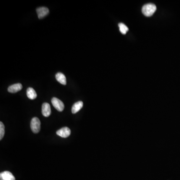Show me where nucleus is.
I'll list each match as a JSON object with an SVG mask.
<instances>
[{
    "label": "nucleus",
    "mask_w": 180,
    "mask_h": 180,
    "mask_svg": "<svg viewBox=\"0 0 180 180\" xmlns=\"http://www.w3.org/2000/svg\"><path fill=\"white\" fill-rule=\"evenodd\" d=\"M156 10L157 7L156 5L150 3L144 6L142 11L144 15L147 17H151L154 14Z\"/></svg>",
    "instance_id": "f257e3e1"
},
{
    "label": "nucleus",
    "mask_w": 180,
    "mask_h": 180,
    "mask_svg": "<svg viewBox=\"0 0 180 180\" xmlns=\"http://www.w3.org/2000/svg\"><path fill=\"white\" fill-rule=\"evenodd\" d=\"M52 105L56 110L59 112H62L64 109V104L60 100L57 98H53L52 100Z\"/></svg>",
    "instance_id": "7ed1b4c3"
},
{
    "label": "nucleus",
    "mask_w": 180,
    "mask_h": 180,
    "mask_svg": "<svg viewBox=\"0 0 180 180\" xmlns=\"http://www.w3.org/2000/svg\"><path fill=\"white\" fill-rule=\"evenodd\" d=\"M83 107V103L82 101L76 102L73 105L72 108V112L73 114H76Z\"/></svg>",
    "instance_id": "1a4fd4ad"
},
{
    "label": "nucleus",
    "mask_w": 180,
    "mask_h": 180,
    "mask_svg": "<svg viewBox=\"0 0 180 180\" xmlns=\"http://www.w3.org/2000/svg\"><path fill=\"white\" fill-rule=\"evenodd\" d=\"M31 128L34 133L39 132L41 129V122L37 117L33 118L31 122Z\"/></svg>",
    "instance_id": "f03ea898"
},
{
    "label": "nucleus",
    "mask_w": 180,
    "mask_h": 180,
    "mask_svg": "<svg viewBox=\"0 0 180 180\" xmlns=\"http://www.w3.org/2000/svg\"><path fill=\"white\" fill-rule=\"evenodd\" d=\"M27 96L31 100L35 99L37 97V93L32 88H29L27 90Z\"/></svg>",
    "instance_id": "9b49d317"
},
{
    "label": "nucleus",
    "mask_w": 180,
    "mask_h": 180,
    "mask_svg": "<svg viewBox=\"0 0 180 180\" xmlns=\"http://www.w3.org/2000/svg\"><path fill=\"white\" fill-rule=\"evenodd\" d=\"M56 79L58 82L63 85H66L67 84V80L66 78L64 75L62 73H58L56 75Z\"/></svg>",
    "instance_id": "9d476101"
},
{
    "label": "nucleus",
    "mask_w": 180,
    "mask_h": 180,
    "mask_svg": "<svg viewBox=\"0 0 180 180\" xmlns=\"http://www.w3.org/2000/svg\"><path fill=\"white\" fill-rule=\"evenodd\" d=\"M23 88L22 85L20 83L15 84L12 85L8 88V92L11 93H15L17 92L21 91Z\"/></svg>",
    "instance_id": "6e6552de"
},
{
    "label": "nucleus",
    "mask_w": 180,
    "mask_h": 180,
    "mask_svg": "<svg viewBox=\"0 0 180 180\" xmlns=\"http://www.w3.org/2000/svg\"><path fill=\"white\" fill-rule=\"evenodd\" d=\"M5 135V126L3 123L0 122V140H2Z\"/></svg>",
    "instance_id": "ddd939ff"
},
{
    "label": "nucleus",
    "mask_w": 180,
    "mask_h": 180,
    "mask_svg": "<svg viewBox=\"0 0 180 180\" xmlns=\"http://www.w3.org/2000/svg\"><path fill=\"white\" fill-rule=\"evenodd\" d=\"M1 180H15V178L10 172L5 171L0 174Z\"/></svg>",
    "instance_id": "423d86ee"
},
{
    "label": "nucleus",
    "mask_w": 180,
    "mask_h": 180,
    "mask_svg": "<svg viewBox=\"0 0 180 180\" xmlns=\"http://www.w3.org/2000/svg\"><path fill=\"white\" fill-rule=\"evenodd\" d=\"M57 135L63 138H68L71 135V130L69 128L64 127L57 131Z\"/></svg>",
    "instance_id": "20e7f679"
},
{
    "label": "nucleus",
    "mask_w": 180,
    "mask_h": 180,
    "mask_svg": "<svg viewBox=\"0 0 180 180\" xmlns=\"http://www.w3.org/2000/svg\"><path fill=\"white\" fill-rule=\"evenodd\" d=\"M49 13V10L46 7H40L37 9V15H38V18L39 19H42L48 15Z\"/></svg>",
    "instance_id": "39448f33"
},
{
    "label": "nucleus",
    "mask_w": 180,
    "mask_h": 180,
    "mask_svg": "<svg viewBox=\"0 0 180 180\" xmlns=\"http://www.w3.org/2000/svg\"><path fill=\"white\" fill-rule=\"evenodd\" d=\"M42 113L43 116L46 117H48L51 113L50 105L47 103H44L42 105Z\"/></svg>",
    "instance_id": "0eeeda50"
},
{
    "label": "nucleus",
    "mask_w": 180,
    "mask_h": 180,
    "mask_svg": "<svg viewBox=\"0 0 180 180\" xmlns=\"http://www.w3.org/2000/svg\"><path fill=\"white\" fill-rule=\"evenodd\" d=\"M119 27L120 28V31L122 34L125 35L129 31L128 28L123 23L119 24Z\"/></svg>",
    "instance_id": "f8f14e48"
}]
</instances>
